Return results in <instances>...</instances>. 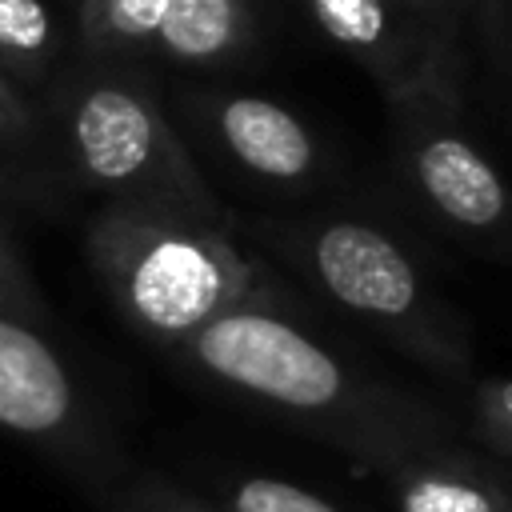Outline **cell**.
I'll use <instances>...</instances> for the list:
<instances>
[{
  "label": "cell",
  "mask_w": 512,
  "mask_h": 512,
  "mask_svg": "<svg viewBox=\"0 0 512 512\" xmlns=\"http://www.w3.org/2000/svg\"><path fill=\"white\" fill-rule=\"evenodd\" d=\"M196 380L384 472L404 452L456 436L440 404L372 376L304 324V312L244 304L172 348Z\"/></svg>",
  "instance_id": "cell-1"
},
{
  "label": "cell",
  "mask_w": 512,
  "mask_h": 512,
  "mask_svg": "<svg viewBox=\"0 0 512 512\" xmlns=\"http://www.w3.org/2000/svg\"><path fill=\"white\" fill-rule=\"evenodd\" d=\"M44 124L68 180L104 204L232 228L148 68L76 60L48 84Z\"/></svg>",
  "instance_id": "cell-2"
},
{
  "label": "cell",
  "mask_w": 512,
  "mask_h": 512,
  "mask_svg": "<svg viewBox=\"0 0 512 512\" xmlns=\"http://www.w3.org/2000/svg\"><path fill=\"white\" fill-rule=\"evenodd\" d=\"M84 256L124 324L164 352L244 304L304 312L236 244L232 228L100 204L84 224Z\"/></svg>",
  "instance_id": "cell-3"
},
{
  "label": "cell",
  "mask_w": 512,
  "mask_h": 512,
  "mask_svg": "<svg viewBox=\"0 0 512 512\" xmlns=\"http://www.w3.org/2000/svg\"><path fill=\"white\" fill-rule=\"evenodd\" d=\"M252 236L284 256L340 312L384 336L400 356L440 380H468L472 328L436 296L408 248L360 216L256 220Z\"/></svg>",
  "instance_id": "cell-4"
},
{
  "label": "cell",
  "mask_w": 512,
  "mask_h": 512,
  "mask_svg": "<svg viewBox=\"0 0 512 512\" xmlns=\"http://www.w3.org/2000/svg\"><path fill=\"white\" fill-rule=\"evenodd\" d=\"M0 432L40 452L92 504L132 472L116 428L48 332L12 316H0Z\"/></svg>",
  "instance_id": "cell-5"
},
{
  "label": "cell",
  "mask_w": 512,
  "mask_h": 512,
  "mask_svg": "<svg viewBox=\"0 0 512 512\" xmlns=\"http://www.w3.org/2000/svg\"><path fill=\"white\" fill-rule=\"evenodd\" d=\"M408 188L476 252L512 260V188L460 124V84H424L388 100Z\"/></svg>",
  "instance_id": "cell-6"
},
{
  "label": "cell",
  "mask_w": 512,
  "mask_h": 512,
  "mask_svg": "<svg viewBox=\"0 0 512 512\" xmlns=\"http://www.w3.org/2000/svg\"><path fill=\"white\" fill-rule=\"evenodd\" d=\"M300 8L336 52L380 84L384 100L424 84H460V32L404 0H300Z\"/></svg>",
  "instance_id": "cell-7"
},
{
  "label": "cell",
  "mask_w": 512,
  "mask_h": 512,
  "mask_svg": "<svg viewBox=\"0 0 512 512\" xmlns=\"http://www.w3.org/2000/svg\"><path fill=\"white\" fill-rule=\"evenodd\" d=\"M188 112L212 144L252 180L276 188H312L324 168L316 132L280 100L256 92L204 88L188 96Z\"/></svg>",
  "instance_id": "cell-8"
},
{
  "label": "cell",
  "mask_w": 512,
  "mask_h": 512,
  "mask_svg": "<svg viewBox=\"0 0 512 512\" xmlns=\"http://www.w3.org/2000/svg\"><path fill=\"white\" fill-rule=\"evenodd\" d=\"M380 480L392 512H512V464L464 432L404 452Z\"/></svg>",
  "instance_id": "cell-9"
},
{
  "label": "cell",
  "mask_w": 512,
  "mask_h": 512,
  "mask_svg": "<svg viewBox=\"0 0 512 512\" xmlns=\"http://www.w3.org/2000/svg\"><path fill=\"white\" fill-rule=\"evenodd\" d=\"M252 0H172V12L156 36L152 64L216 72L240 64L256 48Z\"/></svg>",
  "instance_id": "cell-10"
},
{
  "label": "cell",
  "mask_w": 512,
  "mask_h": 512,
  "mask_svg": "<svg viewBox=\"0 0 512 512\" xmlns=\"http://www.w3.org/2000/svg\"><path fill=\"white\" fill-rule=\"evenodd\" d=\"M172 12V0H80L76 60L128 64L152 72V48Z\"/></svg>",
  "instance_id": "cell-11"
},
{
  "label": "cell",
  "mask_w": 512,
  "mask_h": 512,
  "mask_svg": "<svg viewBox=\"0 0 512 512\" xmlns=\"http://www.w3.org/2000/svg\"><path fill=\"white\" fill-rule=\"evenodd\" d=\"M64 32L48 0H0V76L20 92L60 76Z\"/></svg>",
  "instance_id": "cell-12"
},
{
  "label": "cell",
  "mask_w": 512,
  "mask_h": 512,
  "mask_svg": "<svg viewBox=\"0 0 512 512\" xmlns=\"http://www.w3.org/2000/svg\"><path fill=\"white\" fill-rule=\"evenodd\" d=\"M200 496L220 512H348L324 492L264 472H208V492Z\"/></svg>",
  "instance_id": "cell-13"
},
{
  "label": "cell",
  "mask_w": 512,
  "mask_h": 512,
  "mask_svg": "<svg viewBox=\"0 0 512 512\" xmlns=\"http://www.w3.org/2000/svg\"><path fill=\"white\" fill-rule=\"evenodd\" d=\"M96 508L100 512H220L196 488L172 480L168 472L136 468V464Z\"/></svg>",
  "instance_id": "cell-14"
},
{
  "label": "cell",
  "mask_w": 512,
  "mask_h": 512,
  "mask_svg": "<svg viewBox=\"0 0 512 512\" xmlns=\"http://www.w3.org/2000/svg\"><path fill=\"white\" fill-rule=\"evenodd\" d=\"M0 316H12V320L32 324L40 332H48V324H52L48 300L32 280L24 248H20V240H16L12 224H8L4 200H0Z\"/></svg>",
  "instance_id": "cell-15"
},
{
  "label": "cell",
  "mask_w": 512,
  "mask_h": 512,
  "mask_svg": "<svg viewBox=\"0 0 512 512\" xmlns=\"http://www.w3.org/2000/svg\"><path fill=\"white\" fill-rule=\"evenodd\" d=\"M460 432L480 444L484 452L512 464V376L480 380L472 384L464 400V424Z\"/></svg>",
  "instance_id": "cell-16"
},
{
  "label": "cell",
  "mask_w": 512,
  "mask_h": 512,
  "mask_svg": "<svg viewBox=\"0 0 512 512\" xmlns=\"http://www.w3.org/2000/svg\"><path fill=\"white\" fill-rule=\"evenodd\" d=\"M48 144L44 108L20 92L8 76H0V152L8 156H32Z\"/></svg>",
  "instance_id": "cell-17"
},
{
  "label": "cell",
  "mask_w": 512,
  "mask_h": 512,
  "mask_svg": "<svg viewBox=\"0 0 512 512\" xmlns=\"http://www.w3.org/2000/svg\"><path fill=\"white\" fill-rule=\"evenodd\" d=\"M404 4H412V8H416V12H424L428 20L444 24L448 32H460V24H464V16H460L456 0H404Z\"/></svg>",
  "instance_id": "cell-18"
},
{
  "label": "cell",
  "mask_w": 512,
  "mask_h": 512,
  "mask_svg": "<svg viewBox=\"0 0 512 512\" xmlns=\"http://www.w3.org/2000/svg\"><path fill=\"white\" fill-rule=\"evenodd\" d=\"M456 8H460V16L468 20V16H476V12H480V0H456Z\"/></svg>",
  "instance_id": "cell-19"
},
{
  "label": "cell",
  "mask_w": 512,
  "mask_h": 512,
  "mask_svg": "<svg viewBox=\"0 0 512 512\" xmlns=\"http://www.w3.org/2000/svg\"><path fill=\"white\" fill-rule=\"evenodd\" d=\"M8 196V180H4V172H0V200Z\"/></svg>",
  "instance_id": "cell-20"
},
{
  "label": "cell",
  "mask_w": 512,
  "mask_h": 512,
  "mask_svg": "<svg viewBox=\"0 0 512 512\" xmlns=\"http://www.w3.org/2000/svg\"><path fill=\"white\" fill-rule=\"evenodd\" d=\"M484 4H488V0H480V8H484Z\"/></svg>",
  "instance_id": "cell-21"
}]
</instances>
